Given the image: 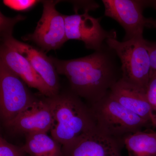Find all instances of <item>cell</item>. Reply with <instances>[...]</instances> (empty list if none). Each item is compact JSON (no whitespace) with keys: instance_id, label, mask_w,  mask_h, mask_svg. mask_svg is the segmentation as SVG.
<instances>
[{"instance_id":"14","label":"cell","mask_w":156,"mask_h":156,"mask_svg":"<svg viewBox=\"0 0 156 156\" xmlns=\"http://www.w3.org/2000/svg\"><path fill=\"white\" fill-rule=\"evenodd\" d=\"M22 147L28 156H63L62 145L46 132L26 134Z\"/></svg>"},{"instance_id":"4","label":"cell","mask_w":156,"mask_h":156,"mask_svg":"<svg viewBox=\"0 0 156 156\" xmlns=\"http://www.w3.org/2000/svg\"><path fill=\"white\" fill-rule=\"evenodd\" d=\"M148 41L144 37L122 41L109 38L105 41L119 59L122 79L145 91L151 73Z\"/></svg>"},{"instance_id":"5","label":"cell","mask_w":156,"mask_h":156,"mask_svg":"<svg viewBox=\"0 0 156 156\" xmlns=\"http://www.w3.org/2000/svg\"><path fill=\"white\" fill-rule=\"evenodd\" d=\"M21 20L19 15L11 18L0 14L2 42L11 46L27 59L53 95H57L60 89L58 74L50 56H47L43 50L16 40L12 35L14 25Z\"/></svg>"},{"instance_id":"13","label":"cell","mask_w":156,"mask_h":156,"mask_svg":"<svg viewBox=\"0 0 156 156\" xmlns=\"http://www.w3.org/2000/svg\"><path fill=\"white\" fill-rule=\"evenodd\" d=\"M110 93L124 107L143 119L153 127V118L145 90L121 79L112 87Z\"/></svg>"},{"instance_id":"1","label":"cell","mask_w":156,"mask_h":156,"mask_svg":"<svg viewBox=\"0 0 156 156\" xmlns=\"http://www.w3.org/2000/svg\"><path fill=\"white\" fill-rule=\"evenodd\" d=\"M50 57L58 74L67 78L71 91L92 104L106 95L122 78L119 58L106 43L85 57L66 60Z\"/></svg>"},{"instance_id":"9","label":"cell","mask_w":156,"mask_h":156,"mask_svg":"<svg viewBox=\"0 0 156 156\" xmlns=\"http://www.w3.org/2000/svg\"><path fill=\"white\" fill-rule=\"evenodd\" d=\"M90 9L84 10L82 14L65 15L66 30L68 41H81L89 50L97 51L102 48L109 38H117L114 30L107 31L100 24L101 18H95L89 14Z\"/></svg>"},{"instance_id":"15","label":"cell","mask_w":156,"mask_h":156,"mask_svg":"<svg viewBox=\"0 0 156 156\" xmlns=\"http://www.w3.org/2000/svg\"><path fill=\"white\" fill-rule=\"evenodd\" d=\"M128 156H156V131H136L123 138Z\"/></svg>"},{"instance_id":"11","label":"cell","mask_w":156,"mask_h":156,"mask_svg":"<svg viewBox=\"0 0 156 156\" xmlns=\"http://www.w3.org/2000/svg\"><path fill=\"white\" fill-rule=\"evenodd\" d=\"M53 124L51 108L44 98L5 125L14 133L27 134L48 133L51 131Z\"/></svg>"},{"instance_id":"6","label":"cell","mask_w":156,"mask_h":156,"mask_svg":"<svg viewBox=\"0 0 156 156\" xmlns=\"http://www.w3.org/2000/svg\"><path fill=\"white\" fill-rule=\"evenodd\" d=\"M26 84L0 62V113L5 125L39 100L30 92Z\"/></svg>"},{"instance_id":"16","label":"cell","mask_w":156,"mask_h":156,"mask_svg":"<svg viewBox=\"0 0 156 156\" xmlns=\"http://www.w3.org/2000/svg\"><path fill=\"white\" fill-rule=\"evenodd\" d=\"M146 94L151 110L153 127L156 128V73H151Z\"/></svg>"},{"instance_id":"2","label":"cell","mask_w":156,"mask_h":156,"mask_svg":"<svg viewBox=\"0 0 156 156\" xmlns=\"http://www.w3.org/2000/svg\"><path fill=\"white\" fill-rule=\"evenodd\" d=\"M44 98L53 116L51 136L62 145L97 128L91 109L71 91Z\"/></svg>"},{"instance_id":"3","label":"cell","mask_w":156,"mask_h":156,"mask_svg":"<svg viewBox=\"0 0 156 156\" xmlns=\"http://www.w3.org/2000/svg\"><path fill=\"white\" fill-rule=\"evenodd\" d=\"M91 110L98 129L118 139H123L128 134L152 127L147 121L122 106L110 91L92 104Z\"/></svg>"},{"instance_id":"20","label":"cell","mask_w":156,"mask_h":156,"mask_svg":"<svg viewBox=\"0 0 156 156\" xmlns=\"http://www.w3.org/2000/svg\"><path fill=\"white\" fill-rule=\"evenodd\" d=\"M151 28H154L156 29V19H151Z\"/></svg>"},{"instance_id":"17","label":"cell","mask_w":156,"mask_h":156,"mask_svg":"<svg viewBox=\"0 0 156 156\" xmlns=\"http://www.w3.org/2000/svg\"><path fill=\"white\" fill-rule=\"evenodd\" d=\"M22 147L11 144L2 136L0 137V156H27Z\"/></svg>"},{"instance_id":"18","label":"cell","mask_w":156,"mask_h":156,"mask_svg":"<svg viewBox=\"0 0 156 156\" xmlns=\"http://www.w3.org/2000/svg\"><path fill=\"white\" fill-rule=\"evenodd\" d=\"M5 5L10 9L17 11H26L33 8L39 1L34 0H4Z\"/></svg>"},{"instance_id":"10","label":"cell","mask_w":156,"mask_h":156,"mask_svg":"<svg viewBox=\"0 0 156 156\" xmlns=\"http://www.w3.org/2000/svg\"><path fill=\"white\" fill-rule=\"evenodd\" d=\"M123 140L106 135L96 128L62 146L63 156H121Z\"/></svg>"},{"instance_id":"7","label":"cell","mask_w":156,"mask_h":156,"mask_svg":"<svg viewBox=\"0 0 156 156\" xmlns=\"http://www.w3.org/2000/svg\"><path fill=\"white\" fill-rule=\"evenodd\" d=\"M105 16L119 23L125 31L123 41L143 37L145 27H150L151 18L143 15L144 9H156V1L103 0Z\"/></svg>"},{"instance_id":"19","label":"cell","mask_w":156,"mask_h":156,"mask_svg":"<svg viewBox=\"0 0 156 156\" xmlns=\"http://www.w3.org/2000/svg\"><path fill=\"white\" fill-rule=\"evenodd\" d=\"M150 58L151 72L156 73V42L148 41Z\"/></svg>"},{"instance_id":"8","label":"cell","mask_w":156,"mask_h":156,"mask_svg":"<svg viewBox=\"0 0 156 156\" xmlns=\"http://www.w3.org/2000/svg\"><path fill=\"white\" fill-rule=\"evenodd\" d=\"M58 2L43 1V14L34 31L22 37L24 41L35 43L46 52L59 49L68 41L65 15L56 9Z\"/></svg>"},{"instance_id":"12","label":"cell","mask_w":156,"mask_h":156,"mask_svg":"<svg viewBox=\"0 0 156 156\" xmlns=\"http://www.w3.org/2000/svg\"><path fill=\"white\" fill-rule=\"evenodd\" d=\"M0 62L20 78L28 87L37 89L46 97L54 95L28 60L14 48L2 42L0 48Z\"/></svg>"}]
</instances>
